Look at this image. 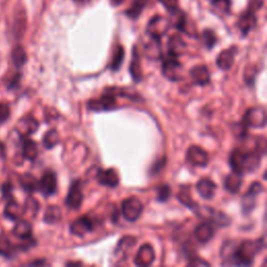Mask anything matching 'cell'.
Here are the masks:
<instances>
[{"instance_id":"obj_1","label":"cell","mask_w":267,"mask_h":267,"mask_svg":"<svg viewBox=\"0 0 267 267\" xmlns=\"http://www.w3.org/2000/svg\"><path fill=\"white\" fill-rule=\"evenodd\" d=\"M264 248L263 238L258 240H246L237 246H234L232 252L222 250L224 265H239V266H250L254 262L256 254Z\"/></svg>"},{"instance_id":"obj_2","label":"cell","mask_w":267,"mask_h":267,"mask_svg":"<svg viewBox=\"0 0 267 267\" xmlns=\"http://www.w3.org/2000/svg\"><path fill=\"white\" fill-rule=\"evenodd\" d=\"M261 154L258 150L244 152L240 150H234L230 156V165L233 172L244 176L246 172L256 170L261 162Z\"/></svg>"},{"instance_id":"obj_3","label":"cell","mask_w":267,"mask_h":267,"mask_svg":"<svg viewBox=\"0 0 267 267\" xmlns=\"http://www.w3.org/2000/svg\"><path fill=\"white\" fill-rule=\"evenodd\" d=\"M162 71L164 76L172 82H178L184 78V69L178 60V58L170 54H167V58H164Z\"/></svg>"},{"instance_id":"obj_4","label":"cell","mask_w":267,"mask_h":267,"mask_svg":"<svg viewBox=\"0 0 267 267\" xmlns=\"http://www.w3.org/2000/svg\"><path fill=\"white\" fill-rule=\"evenodd\" d=\"M122 215L130 222H134L139 220L143 212V206L140 200L136 196H130L124 200L122 202Z\"/></svg>"},{"instance_id":"obj_5","label":"cell","mask_w":267,"mask_h":267,"mask_svg":"<svg viewBox=\"0 0 267 267\" xmlns=\"http://www.w3.org/2000/svg\"><path fill=\"white\" fill-rule=\"evenodd\" d=\"M116 94L113 92H106L100 98L91 100L87 106L90 111L93 112H106L111 111L116 108Z\"/></svg>"},{"instance_id":"obj_6","label":"cell","mask_w":267,"mask_h":267,"mask_svg":"<svg viewBox=\"0 0 267 267\" xmlns=\"http://www.w3.org/2000/svg\"><path fill=\"white\" fill-rule=\"evenodd\" d=\"M168 28H169V21L167 19H165L162 16H154L150 20L148 24L146 32L150 38L160 40L167 32Z\"/></svg>"},{"instance_id":"obj_7","label":"cell","mask_w":267,"mask_h":267,"mask_svg":"<svg viewBox=\"0 0 267 267\" xmlns=\"http://www.w3.org/2000/svg\"><path fill=\"white\" fill-rule=\"evenodd\" d=\"M263 191V186L259 182H254L248 192L242 198V212L244 215L250 214L256 206V198Z\"/></svg>"},{"instance_id":"obj_8","label":"cell","mask_w":267,"mask_h":267,"mask_svg":"<svg viewBox=\"0 0 267 267\" xmlns=\"http://www.w3.org/2000/svg\"><path fill=\"white\" fill-rule=\"evenodd\" d=\"M186 161L194 167H206L209 163V156L204 148L192 145L187 150Z\"/></svg>"},{"instance_id":"obj_9","label":"cell","mask_w":267,"mask_h":267,"mask_svg":"<svg viewBox=\"0 0 267 267\" xmlns=\"http://www.w3.org/2000/svg\"><path fill=\"white\" fill-rule=\"evenodd\" d=\"M242 124L250 128H264L266 124V113L263 108H252L246 113Z\"/></svg>"},{"instance_id":"obj_10","label":"cell","mask_w":267,"mask_h":267,"mask_svg":"<svg viewBox=\"0 0 267 267\" xmlns=\"http://www.w3.org/2000/svg\"><path fill=\"white\" fill-rule=\"evenodd\" d=\"M82 180H76L74 182H72V184L69 188L68 196H66V204L69 208L78 210L82 206Z\"/></svg>"},{"instance_id":"obj_11","label":"cell","mask_w":267,"mask_h":267,"mask_svg":"<svg viewBox=\"0 0 267 267\" xmlns=\"http://www.w3.org/2000/svg\"><path fill=\"white\" fill-rule=\"evenodd\" d=\"M58 189V180L54 172H46L41 180L39 182V190L44 194L45 196H50L56 193Z\"/></svg>"},{"instance_id":"obj_12","label":"cell","mask_w":267,"mask_h":267,"mask_svg":"<svg viewBox=\"0 0 267 267\" xmlns=\"http://www.w3.org/2000/svg\"><path fill=\"white\" fill-rule=\"evenodd\" d=\"M94 230V222L88 216H82L76 222H72L70 226V232L78 237L86 235Z\"/></svg>"},{"instance_id":"obj_13","label":"cell","mask_w":267,"mask_h":267,"mask_svg":"<svg viewBox=\"0 0 267 267\" xmlns=\"http://www.w3.org/2000/svg\"><path fill=\"white\" fill-rule=\"evenodd\" d=\"M156 259V254L150 244L142 246L135 257V264L138 266H150Z\"/></svg>"},{"instance_id":"obj_14","label":"cell","mask_w":267,"mask_h":267,"mask_svg":"<svg viewBox=\"0 0 267 267\" xmlns=\"http://www.w3.org/2000/svg\"><path fill=\"white\" fill-rule=\"evenodd\" d=\"M214 232H215L214 224H211L210 222H204L194 230V236H196L198 242L204 244L213 238Z\"/></svg>"},{"instance_id":"obj_15","label":"cell","mask_w":267,"mask_h":267,"mask_svg":"<svg viewBox=\"0 0 267 267\" xmlns=\"http://www.w3.org/2000/svg\"><path fill=\"white\" fill-rule=\"evenodd\" d=\"M254 13H256V12L248 8L238 20V28L244 36H246L254 28V26H256L257 18Z\"/></svg>"},{"instance_id":"obj_16","label":"cell","mask_w":267,"mask_h":267,"mask_svg":"<svg viewBox=\"0 0 267 267\" xmlns=\"http://www.w3.org/2000/svg\"><path fill=\"white\" fill-rule=\"evenodd\" d=\"M236 54H237V47H234V46L222 50L217 56V60H216L217 66L220 67L222 70H230L234 64Z\"/></svg>"},{"instance_id":"obj_17","label":"cell","mask_w":267,"mask_h":267,"mask_svg":"<svg viewBox=\"0 0 267 267\" xmlns=\"http://www.w3.org/2000/svg\"><path fill=\"white\" fill-rule=\"evenodd\" d=\"M96 178L100 185L108 187H116L119 184V176L114 168L106 169V170L100 169Z\"/></svg>"},{"instance_id":"obj_18","label":"cell","mask_w":267,"mask_h":267,"mask_svg":"<svg viewBox=\"0 0 267 267\" xmlns=\"http://www.w3.org/2000/svg\"><path fill=\"white\" fill-rule=\"evenodd\" d=\"M190 76L192 78V82L200 86H207V84L211 80V76L208 68L202 65V66H196L193 69L190 70Z\"/></svg>"},{"instance_id":"obj_19","label":"cell","mask_w":267,"mask_h":267,"mask_svg":"<svg viewBox=\"0 0 267 267\" xmlns=\"http://www.w3.org/2000/svg\"><path fill=\"white\" fill-rule=\"evenodd\" d=\"M39 128V122L32 117H24L17 124V132L23 137H28Z\"/></svg>"},{"instance_id":"obj_20","label":"cell","mask_w":267,"mask_h":267,"mask_svg":"<svg viewBox=\"0 0 267 267\" xmlns=\"http://www.w3.org/2000/svg\"><path fill=\"white\" fill-rule=\"evenodd\" d=\"M216 184L210 178H202L198 182L196 190L200 196L204 200H211L216 191Z\"/></svg>"},{"instance_id":"obj_21","label":"cell","mask_w":267,"mask_h":267,"mask_svg":"<svg viewBox=\"0 0 267 267\" xmlns=\"http://www.w3.org/2000/svg\"><path fill=\"white\" fill-rule=\"evenodd\" d=\"M206 210V216L208 217V222H210L211 224H213L214 226H228L230 224V218L222 213V211H216L212 208H204Z\"/></svg>"},{"instance_id":"obj_22","label":"cell","mask_w":267,"mask_h":267,"mask_svg":"<svg viewBox=\"0 0 267 267\" xmlns=\"http://www.w3.org/2000/svg\"><path fill=\"white\" fill-rule=\"evenodd\" d=\"M130 72L132 74V80L136 82H139L142 80V69H141V63H140V56L138 52L137 47L135 46L132 48V62L130 65Z\"/></svg>"},{"instance_id":"obj_23","label":"cell","mask_w":267,"mask_h":267,"mask_svg":"<svg viewBox=\"0 0 267 267\" xmlns=\"http://www.w3.org/2000/svg\"><path fill=\"white\" fill-rule=\"evenodd\" d=\"M186 48L185 42L182 40L180 36H172V37L169 39L168 42V54H170L172 56H180V54H184V50Z\"/></svg>"},{"instance_id":"obj_24","label":"cell","mask_w":267,"mask_h":267,"mask_svg":"<svg viewBox=\"0 0 267 267\" xmlns=\"http://www.w3.org/2000/svg\"><path fill=\"white\" fill-rule=\"evenodd\" d=\"M242 184V174L233 172L224 180V188L230 193H237L240 190Z\"/></svg>"},{"instance_id":"obj_25","label":"cell","mask_w":267,"mask_h":267,"mask_svg":"<svg viewBox=\"0 0 267 267\" xmlns=\"http://www.w3.org/2000/svg\"><path fill=\"white\" fill-rule=\"evenodd\" d=\"M148 0H132L130 8L126 10V15L130 19H137L144 8L146 6Z\"/></svg>"},{"instance_id":"obj_26","label":"cell","mask_w":267,"mask_h":267,"mask_svg":"<svg viewBox=\"0 0 267 267\" xmlns=\"http://www.w3.org/2000/svg\"><path fill=\"white\" fill-rule=\"evenodd\" d=\"M13 233L21 239H28L32 233V224L28 220H19L13 230Z\"/></svg>"},{"instance_id":"obj_27","label":"cell","mask_w":267,"mask_h":267,"mask_svg":"<svg viewBox=\"0 0 267 267\" xmlns=\"http://www.w3.org/2000/svg\"><path fill=\"white\" fill-rule=\"evenodd\" d=\"M24 208H22L21 206L14 202V200H10L8 202V204H6V207L4 209V215L10 218V220H19L21 218V216L24 214Z\"/></svg>"},{"instance_id":"obj_28","label":"cell","mask_w":267,"mask_h":267,"mask_svg":"<svg viewBox=\"0 0 267 267\" xmlns=\"http://www.w3.org/2000/svg\"><path fill=\"white\" fill-rule=\"evenodd\" d=\"M22 154L26 159L34 161L38 156V145L34 141L26 139L23 142V150Z\"/></svg>"},{"instance_id":"obj_29","label":"cell","mask_w":267,"mask_h":267,"mask_svg":"<svg viewBox=\"0 0 267 267\" xmlns=\"http://www.w3.org/2000/svg\"><path fill=\"white\" fill-rule=\"evenodd\" d=\"M62 212L58 206H50L44 213V222L48 224H54L60 220Z\"/></svg>"},{"instance_id":"obj_30","label":"cell","mask_w":267,"mask_h":267,"mask_svg":"<svg viewBox=\"0 0 267 267\" xmlns=\"http://www.w3.org/2000/svg\"><path fill=\"white\" fill-rule=\"evenodd\" d=\"M20 184L28 192H34L39 190V182L34 176L26 174L20 178Z\"/></svg>"},{"instance_id":"obj_31","label":"cell","mask_w":267,"mask_h":267,"mask_svg":"<svg viewBox=\"0 0 267 267\" xmlns=\"http://www.w3.org/2000/svg\"><path fill=\"white\" fill-rule=\"evenodd\" d=\"M187 188L188 187H184V188L180 189V191L178 194V200H180V204H183L184 206H186V207H188L189 209L196 211L198 208V204L196 202L192 200V198L190 196V192L187 190Z\"/></svg>"},{"instance_id":"obj_32","label":"cell","mask_w":267,"mask_h":267,"mask_svg":"<svg viewBox=\"0 0 267 267\" xmlns=\"http://www.w3.org/2000/svg\"><path fill=\"white\" fill-rule=\"evenodd\" d=\"M145 56L152 60H156L161 56V48H160V40H156L152 38V42L145 46L144 50Z\"/></svg>"},{"instance_id":"obj_33","label":"cell","mask_w":267,"mask_h":267,"mask_svg":"<svg viewBox=\"0 0 267 267\" xmlns=\"http://www.w3.org/2000/svg\"><path fill=\"white\" fill-rule=\"evenodd\" d=\"M58 141H60V136H58V130H50L45 134V136L43 138V145L45 148L52 150L58 143Z\"/></svg>"},{"instance_id":"obj_34","label":"cell","mask_w":267,"mask_h":267,"mask_svg":"<svg viewBox=\"0 0 267 267\" xmlns=\"http://www.w3.org/2000/svg\"><path fill=\"white\" fill-rule=\"evenodd\" d=\"M135 244H136V239L132 236H126L119 241L115 252L116 254H124L126 252H128Z\"/></svg>"},{"instance_id":"obj_35","label":"cell","mask_w":267,"mask_h":267,"mask_svg":"<svg viewBox=\"0 0 267 267\" xmlns=\"http://www.w3.org/2000/svg\"><path fill=\"white\" fill-rule=\"evenodd\" d=\"M124 50L122 46H118L116 48L115 50V54L113 56V58H112V63L110 65V68L113 70V71H117L120 69V66L121 64H122L124 62Z\"/></svg>"},{"instance_id":"obj_36","label":"cell","mask_w":267,"mask_h":267,"mask_svg":"<svg viewBox=\"0 0 267 267\" xmlns=\"http://www.w3.org/2000/svg\"><path fill=\"white\" fill-rule=\"evenodd\" d=\"M12 58H13V62L16 67H22L24 64L26 63V52L23 50L21 46L16 47L13 50V54H12Z\"/></svg>"},{"instance_id":"obj_37","label":"cell","mask_w":267,"mask_h":267,"mask_svg":"<svg viewBox=\"0 0 267 267\" xmlns=\"http://www.w3.org/2000/svg\"><path fill=\"white\" fill-rule=\"evenodd\" d=\"M13 252V246H12L8 238L6 235H0V254L2 256H10Z\"/></svg>"},{"instance_id":"obj_38","label":"cell","mask_w":267,"mask_h":267,"mask_svg":"<svg viewBox=\"0 0 267 267\" xmlns=\"http://www.w3.org/2000/svg\"><path fill=\"white\" fill-rule=\"evenodd\" d=\"M202 38H204V42L206 46H207L209 48V50H211V48L217 42V38H216V36H215L214 32H212L210 30H206L202 32Z\"/></svg>"},{"instance_id":"obj_39","label":"cell","mask_w":267,"mask_h":267,"mask_svg":"<svg viewBox=\"0 0 267 267\" xmlns=\"http://www.w3.org/2000/svg\"><path fill=\"white\" fill-rule=\"evenodd\" d=\"M170 194H172L170 187H169L168 185H163L158 189V200L164 202L168 200L169 198H170Z\"/></svg>"},{"instance_id":"obj_40","label":"cell","mask_w":267,"mask_h":267,"mask_svg":"<svg viewBox=\"0 0 267 267\" xmlns=\"http://www.w3.org/2000/svg\"><path fill=\"white\" fill-rule=\"evenodd\" d=\"M212 4L218 10L224 12V13H228L230 8V0H213Z\"/></svg>"},{"instance_id":"obj_41","label":"cell","mask_w":267,"mask_h":267,"mask_svg":"<svg viewBox=\"0 0 267 267\" xmlns=\"http://www.w3.org/2000/svg\"><path fill=\"white\" fill-rule=\"evenodd\" d=\"M10 117V108L6 104H0V124L6 122Z\"/></svg>"},{"instance_id":"obj_42","label":"cell","mask_w":267,"mask_h":267,"mask_svg":"<svg viewBox=\"0 0 267 267\" xmlns=\"http://www.w3.org/2000/svg\"><path fill=\"white\" fill-rule=\"evenodd\" d=\"M160 2L164 6V8L169 12V13L178 10V0H160Z\"/></svg>"},{"instance_id":"obj_43","label":"cell","mask_w":267,"mask_h":267,"mask_svg":"<svg viewBox=\"0 0 267 267\" xmlns=\"http://www.w3.org/2000/svg\"><path fill=\"white\" fill-rule=\"evenodd\" d=\"M263 6V0H250V4H248V10L256 12L258 10H260Z\"/></svg>"},{"instance_id":"obj_44","label":"cell","mask_w":267,"mask_h":267,"mask_svg":"<svg viewBox=\"0 0 267 267\" xmlns=\"http://www.w3.org/2000/svg\"><path fill=\"white\" fill-rule=\"evenodd\" d=\"M190 262L188 263L189 266H202V265H204V266H210V264L208 262H206L202 259H198V258H192V259H189Z\"/></svg>"},{"instance_id":"obj_45","label":"cell","mask_w":267,"mask_h":267,"mask_svg":"<svg viewBox=\"0 0 267 267\" xmlns=\"http://www.w3.org/2000/svg\"><path fill=\"white\" fill-rule=\"evenodd\" d=\"M124 2V0H111V2L113 6H119Z\"/></svg>"},{"instance_id":"obj_46","label":"cell","mask_w":267,"mask_h":267,"mask_svg":"<svg viewBox=\"0 0 267 267\" xmlns=\"http://www.w3.org/2000/svg\"><path fill=\"white\" fill-rule=\"evenodd\" d=\"M46 264V262L44 260H40V261H36V262H32L30 265H44Z\"/></svg>"},{"instance_id":"obj_47","label":"cell","mask_w":267,"mask_h":267,"mask_svg":"<svg viewBox=\"0 0 267 267\" xmlns=\"http://www.w3.org/2000/svg\"><path fill=\"white\" fill-rule=\"evenodd\" d=\"M67 265H80V263H76V262H72V263H68Z\"/></svg>"},{"instance_id":"obj_48","label":"cell","mask_w":267,"mask_h":267,"mask_svg":"<svg viewBox=\"0 0 267 267\" xmlns=\"http://www.w3.org/2000/svg\"><path fill=\"white\" fill-rule=\"evenodd\" d=\"M76 2H87V0H76Z\"/></svg>"}]
</instances>
